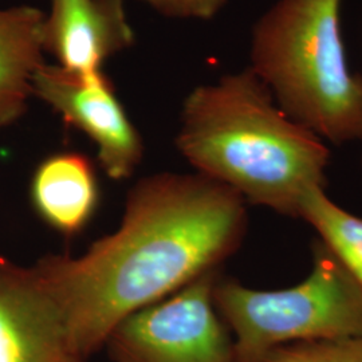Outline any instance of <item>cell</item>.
Masks as SVG:
<instances>
[{"instance_id":"obj_1","label":"cell","mask_w":362,"mask_h":362,"mask_svg":"<svg viewBox=\"0 0 362 362\" xmlns=\"http://www.w3.org/2000/svg\"><path fill=\"white\" fill-rule=\"evenodd\" d=\"M246 206L197 172L153 173L132 187L115 233L78 258L38 259L79 353L89 360L130 314L218 272L245 239Z\"/></svg>"},{"instance_id":"obj_2","label":"cell","mask_w":362,"mask_h":362,"mask_svg":"<svg viewBox=\"0 0 362 362\" xmlns=\"http://www.w3.org/2000/svg\"><path fill=\"white\" fill-rule=\"evenodd\" d=\"M175 141L197 173L284 216L299 219L305 194L326 185L327 145L287 116L250 67L189 91Z\"/></svg>"},{"instance_id":"obj_3","label":"cell","mask_w":362,"mask_h":362,"mask_svg":"<svg viewBox=\"0 0 362 362\" xmlns=\"http://www.w3.org/2000/svg\"><path fill=\"white\" fill-rule=\"evenodd\" d=\"M342 0H278L252 28L248 66L275 103L321 140L362 141V74L348 65Z\"/></svg>"},{"instance_id":"obj_4","label":"cell","mask_w":362,"mask_h":362,"mask_svg":"<svg viewBox=\"0 0 362 362\" xmlns=\"http://www.w3.org/2000/svg\"><path fill=\"white\" fill-rule=\"evenodd\" d=\"M214 300L233 332L236 362H259L288 344L362 337V286L320 239L298 285L257 290L219 275Z\"/></svg>"},{"instance_id":"obj_5","label":"cell","mask_w":362,"mask_h":362,"mask_svg":"<svg viewBox=\"0 0 362 362\" xmlns=\"http://www.w3.org/2000/svg\"><path fill=\"white\" fill-rule=\"evenodd\" d=\"M219 275L208 272L122 320L105 342L112 362H236L214 300Z\"/></svg>"},{"instance_id":"obj_6","label":"cell","mask_w":362,"mask_h":362,"mask_svg":"<svg viewBox=\"0 0 362 362\" xmlns=\"http://www.w3.org/2000/svg\"><path fill=\"white\" fill-rule=\"evenodd\" d=\"M34 97L49 105L66 125L97 146L98 163L113 180L129 179L141 164L143 137L103 71L83 74L45 64L33 81Z\"/></svg>"},{"instance_id":"obj_7","label":"cell","mask_w":362,"mask_h":362,"mask_svg":"<svg viewBox=\"0 0 362 362\" xmlns=\"http://www.w3.org/2000/svg\"><path fill=\"white\" fill-rule=\"evenodd\" d=\"M0 362H88L34 263L0 257Z\"/></svg>"},{"instance_id":"obj_8","label":"cell","mask_w":362,"mask_h":362,"mask_svg":"<svg viewBox=\"0 0 362 362\" xmlns=\"http://www.w3.org/2000/svg\"><path fill=\"white\" fill-rule=\"evenodd\" d=\"M43 50L70 71H103L105 62L136 43L125 0H50Z\"/></svg>"},{"instance_id":"obj_9","label":"cell","mask_w":362,"mask_h":362,"mask_svg":"<svg viewBox=\"0 0 362 362\" xmlns=\"http://www.w3.org/2000/svg\"><path fill=\"white\" fill-rule=\"evenodd\" d=\"M37 215L65 238H74L90 223L100 204L93 161L79 152H58L42 160L30 182Z\"/></svg>"},{"instance_id":"obj_10","label":"cell","mask_w":362,"mask_h":362,"mask_svg":"<svg viewBox=\"0 0 362 362\" xmlns=\"http://www.w3.org/2000/svg\"><path fill=\"white\" fill-rule=\"evenodd\" d=\"M45 13L33 6L0 8V130L26 115L33 81L45 65Z\"/></svg>"},{"instance_id":"obj_11","label":"cell","mask_w":362,"mask_h":362,"mask_svg":"<svg viewBox=\"0 0 362 362\" xmlns=\"http://www.w3.org/2000/svg\"><path fill=\"white\" fill-rule=\"evenodd\" d=\"M299 219L310 224L320 240L362 286L361 218L336 204L325 188H315L302 199Z\"/></svg>"},{"instance_id":"obj_12","label":"cell","mask_w":362,"mask_h":362,"mask_svg":"<svg viewBox=\"0 0 362 362\" xmlns=\"http://www.w3.org/2000/svg\"><path fill=\"white\" fill-rule=\"evenodd\" d=\"M259 362H362V337L278 346Z\"/></svg>"},{"instance_id":"obj_13","label":"cell","mask_w":362,"mask_h":362,"mask_svg":"<svg viewBox=\"0 0 362 362\" xmlns=\"http://www.w3.org/2000/svg\"><path fill=\"white\" fill-rule=\"evenodd\" d=\"M156 13L172 19L209 21L224 8L228 0H143Z\"/></svg>"},{"instance_id":"obj_14","label":"cell","mask_w":362,"mask_h":362,"mask_svg":"<svg viewBox=\"0 0 362 362\" xmlns=\"http://www.w3.org/2000/svg\"><path fill=\"white\" fill-rule=\"evenodd\" d=\"M361 164H362V157H361Z\"/></svg>"}]
</instances>
